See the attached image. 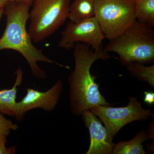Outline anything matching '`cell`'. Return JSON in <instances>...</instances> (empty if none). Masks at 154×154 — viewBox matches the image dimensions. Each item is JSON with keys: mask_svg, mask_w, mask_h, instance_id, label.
Returning <instances> with one entry per match:
<instances>
[{"mask_svg": "<svg viewBox=\"0 0 154 154\" xmlns=\"http://www.w3.org/2000/svg\"><path fill=\"white\" fill-rule=\"evenodd\" d=\"M9 2L8 0H0V8L5 7Z\"/></svg>", "mask_w": 154, "mask_h": 154, "instance_id": "d6986e66", "label": "cell"}, {"mask_svg": "<svg viewBox=\"0 0 154 154\" xmlns=\"http://www.w3.org/2000/svg\"><path fill=\"white\" fill-rule=\"evenodd\" d=\"M16 74L17 78L12 88L0 90V112L12 116H14L16 112L17 87L22 85L23 81V73L21 67L17 69Z\"/></svg>", "mask_w": 154, "mask_h": 154, "instance_id": "30bf717a", "label": "cell"}, {"mask_svg": "<svg viewBox=\"0 0 154 154\" xmlns=\"http://www.w3.org/2000/svg\"><path fill=\"white\" fill-rule=\"evenodd\" d=\"M116 53L122 63H152L154 60V30L137 21L120 35L110 40L104 49Z\"/></svg>", "mask_w": 154, "mask_h": 154, "instance_id": "3957f363", "label": "cell"}, {"mask_svg": "<svg viewBox=\"0 0 154 154\" xmlns=\"http://www.w3.org/2000/svg\"><path fill=\"white\" fill-rule=\"evenodd\" d=\"M71 0H33L28 32L38 43L55 33L68 18Z\"/></svg>", "mask_w": 154, "mask_h": 154, "instance_id": "277c9868", "label": "cell"}, {"mask_svg": "<svg viewBox=\"0 0 154 154\" xmlns=\"http://www.w3.org/2000/svg\"><path fill=\"white\" fill-rule=\"evenodd\" d=\"M105 38L96 17L78 22H69L62 32L59 46L66 50L73 48L78 42L90 45L95 51H102Z\"/></svg>", "mask_w": 154, "mask_h": 154, "instance_id": "52a82bcc", "label": "cell"}, {"mask_svg": "<svg viewBox=\"0 0 154 154\" xmlns=\"http://www.w3.org/2000/svg\"><path fill=\"white\" fill-rule=\"evenodd\" d=\"M135 17L137 22L153 28L154 0H136Z\"/></svg>", "mask_w": 154, "mask_h": 154, "instance_id": "4fadbf2b", "label": "cell"}, {"mask_svg": "<svg viewBox=\"0 0 154 154\" xmlns=\"http://www.w3.org/2000/svg\"><path fill=\"white\" fill-rule=\"evenodd\" d=\"M136 0H95L94 17L105 38L120 35L137 21Z\"/></svg>", "mask_w": 154, "mask_h": 154, "instance_id": "5b68a950", "label": "cell"}, {"mask_svg": "<svg viewBox=\"0 0 154 154\" xmlns=\"http://www.w3.org/2000/svg\"><path fill=\"white\" fill-rule=\"evenodd\" d=\"M9 2H28L32 4L33 0H8Z\"/></svg>", "mask_w": 154, "mask_h": 154, "instance_id": "ac0fdd59", "label": "cell"}, {"mask_svg": "<svg viewBox=\"0 0 154 154\" xmlns=\"http://www.w3.org/2000/svg\"><path fill=\"white\" fill-rule=\"evenodd\" d=\"M127 69L132 76L140 81L148 83L154 88V65L146 66L143 64L133 63L126 66Z\"/></svg>", "mask_w": 154, "mask_h": 154, "instance_id": "5bb4252c", "label": "cell"}, {"mask_svg": "<svg viewBox=\"0 0 154 154\" xmlns=\"http://www.w3.org/2000/svg\"><path fill=\"white\" fill-rule=\"evenodd\" d=\"M19 127L12 121L6 119L0 112V134L8 136L11 131H16Z\"/></svg>", "mask_w": 154, "mask_h": 154, "instance_id": "9a60e30c", "label": "cell"}, {"mask_svg": "<svg viewBox=\"0 0 154 154\" xmlns=\"http://www.w3.org/2000/svg\"><path fill=\"white\" fill-rule=\"evenodd\" d=\"M82 117L90 135V144L86 154H111L115 143L102 122L90 110L83 111Z\"/></svg>", "mask_w": 154, "mask_h": 154, "instance_id": "9c48e42d", "label": "cell"}, {"mask_svg": "<svg viewBox=\"0 0 154 154\" xmlns=\"http://www.w3.org/2000/svg\"><path fill=\"white\" fill-rule=\"evenodd\" d=\"M149 139V134L142 131L132 139L128 141L120 142L115 144L112 152L113 154H146V152L142 144Z\"/></svg>", "mask_w": 154, "mask_h": 154, "instance_id": "8fae6325", "label": "cell"}, {"mask_svg": "<svg viewBox=\"0 0 154 154\" xmlns=\"http://www.w3.org/2000/svg\"><path fill=\"white\" fill-rule=\"evenodd\" d=\"M144 101L148 105H153L154 103V93L152 92H145Z\"/></svg>", "mask_w": 154, "mask_h": 154, "instance_id": "e0dca14e", "label": "cell"}, {"mask_svg": "<svg viewBox=\"0 0 154 154\" xmlns=\"http://www.w3.org/2000/svg\"><path fill=\"white\" fill-rule=\"evenodd\" d=\"M4 8L5 7L0 8V20L2 19L3 14H4Z\"/></svg>", "mask_w": 154, "mask_h": 154, "instance_id": "ffe728a7", "label": "cell"}, {"mask_svg": "<svg viewBox=\"0 0 154 154\" xmlns=\"http://www.w3.org/2000/svg\"><path fill=\"white\" fill-rule=\"evenodd\" d=\"M7 136L0 134V154H14L16 153L17 149L15 146L7 148L6 147L7 143Z\"/></svg>", "mask_w": 154, "mask_h": 154, "instance_id": "2e32d148", "label": "cell"}, {"mask_svg": "<svg viewBox=\"0 0 154 154\" xmlns=\"http://www.w3.org/2000/svg\"><path fill=\"white\" fill-rule=\"evenodd\" d=\"M63 89L61 80H58L54 85L45 92L32 88H27L26 95L16 105L15 117L17 121H22L25 114L33 109L40 108L47 112L55 109Z\"/></svg>", "mask_w": 154, "mask_h": 154, "instance_id": "ba28073f", "label": "cell"}, {"mask_svg": "<svg viewBox=\"0 0 154 154\" xmlns=\"http://www.w3.org/2000/svg\"><path fill=\"white\" fill-rule=\"evenodd\" d=\"M90 48V45L81 42L73 47L75 67L68 81L71 110L76 116L96 105L111 106L99 91L96 77L91 75V70L96 60H107L111 56L104 50L96 51Z\"/></svg>", "mask_w": 154, "mask_h": 154, "instance_id": "6da1fadb", "label": "cell"}, {"mask_svg": "<svg viewBox=\"0 0 154 154\" xmlns=\"http://www.w3.org/2000/svg\"><path fill=\"white\" fill-rule=\"evenodd\" d=\"M90 110L101 120L113 140L127 124L135 121H144L154 116L150 110L144 109L137 99L132 96L125 107L98 105Z\"/></svg>", "mask_w": 154, "mask_h": 154, "instance_id": "8992f818", "label": "cell"}, {"mask_svg": "<svg viewBox=\"0 0 154 154\" xmlns=\"http://www.w3.org/2000/svg\"><path fill=\"white\" fill-rule=\"evenodd\" d=\"M31 5L30 3L9 2L5 6L7 23L0 38V51L11 49L19 53L28 62L32 74L38 79H45L47 75L38 66L39 62L54 64L67 69L70 67L50 59L33 44L27 29Z\"/></svg>", "mask_w": 154, "mask_h": 154, "instance_id": "7a4b0ae2", "label": "cell"}, {"mask_svg": "<svg viewBox=\"0 0 154 154\" xmlns=\"http://www.w3.org/2000/svg\"><path fill=\"white\" fill-rule=\"evenodd\" d=\"M95 0H74L70 4L68 18L78 22L94 17Z\"/></svg>", "mask_w": 154, "mask_h": 154, "instance_id": "7c38bea8", "label": "cell"}]
</instances>
